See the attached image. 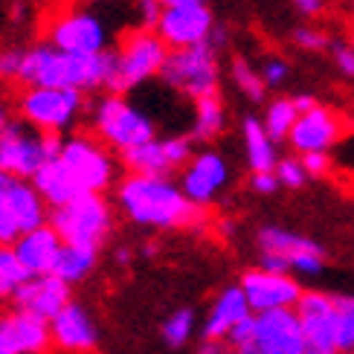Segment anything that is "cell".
<instances>
[{
    "label": "cell",
    "instance_id": "52a82bcc",
    "mask_svg": "<svg viewBox=\"0 0 354 354\" xmlns=\"http://www.w3.org/2000/svg\"><path fill=\"white\" fill-rule=\"evenodd\" d=\"M87 99L79 91H55V87H26L18 96V113L26 125L41 134H62L76 128Z\"/></svg>",
    "mask_w": 354,
    "mask_h": 354
},
{
    "label": "cell",
    "instance_id": "f6af8a7d",
    "mask_svg": "<svg viewBox=\"0 0 354 354\" xmlns=\"http://www.w3.org/2000/svg\"><path fill=\"white\" fill-rule=\"evenodd\" d=\"M166 9H174V6H195V3H203V0H160Z\"/></svg>",
    "mask_w": 354,
    "mask_h": 354
},
{
    "label": "cell",
    "instance_id": "bcb514c9",
    "mask_svg": "<svg viewBox=\"0 0 354 354\" xmlns=\"http://www.w3.org/2000/svg\"><path fill=\"white\" fill-rule=\"evenodd\" d=\"M116 259H120V264H128V259H131V253H128V250L122 247V250H120V253H116Z\"/></svg>",
    "mask_w": 354,
    "mask_h": 354
},
{
    "label": "cell",
    "instance_id": "d4e9b609",
    "mask_svg": "<svg viewBox=\"0 0 354 354\" xmlns=\"http://www.w3.org/2000/svg\"><path fill=\"white\" fill-rule=\"evenodd\" d=\"M241 137H244V151H247V163L253 171H276L279 157H276V142L270 134L264 131L261 120L247 116L241 122Z\"/></svg>",
    "mask_w": 354,
    "mask_h": 354
},
{
    "label": "cell",
    "instance_id": "c3c4849f",
    "mask_svg": "<svg viewBox=\"0 0 354 354\" xmlns=\"http://www.w3.org/2000/svg\"><path fill=\"white\" fill-rule=\"evenodd\" d=\"M348 3H354V0H348Z\"/></svg>",
    "mask_w": 354,
    "mask_h": 354
},
{
    "label": "cell",
    "instance_id": "4dcf8cb0",
    "mask_svg": "<svg viewBox=\"0 0 354 354\" xmlns=\"http://www.w3.org/2000/svg\"><path fill=\"white\" fill-rule=\"evenodd\" d=\"M230 73H232L235 87H239V91H241L250 102H261V99H264V93H268V84H264L259 67H253V64L247 62V58L235 55L232 64H230Z\"/></svg>",
    "mask_w": 354,
    "mask_h": 354
},
{
    "label": "cell",
    "instance_id": "484cf974",
    "mask_svg": "<svg viewBox=\"0 0 354 354\" xmlns=\"http://www.w3.org/2000/svg\"><path fill=\"white\" fill-rule=\"evenodd\" d=\"M122 157V166L128 169V174H145V177H169L174 171L171 160L166 154L163 140H151L140 145V149H131Z\"/></svg>",
    "mask_w": 354,
    "mask_h": 354
},
{
    "label": "cell",
    "instance_id": "83f0119b",
    "mask_svg": "<svg viewBox=\"0 0 354 354\" xmlns=\"http://www.w3.org/2000/svg\"><path fill=\"white\" fill-rule=\"evenodd\" d=\"M96 261H99L96 250H84V247H70V244H64V247H62V256H58V261H55L53 276H58L64 285L73 288V285L84 282V279L93 273Z\"/></svg>",
    "mask_w": 354,
    "mask_h": 354
},
{
    "label": "cell",
    "instance_id": "8fae6325",
    "mask_svg": "<svg viewBox=\"0 0 354 354\" xmlns=\"http://www.w3.org/2000/svg\"><path fill=\"white\" fill-rule=\"evenodd\" d=\"M62 160L87 195H102L105 189H111L116 177V160L111 149L102 140H93L91 134L64 137Z\"/></svg>",
    "mask_w": 354,
    "mask_h": 354
},
{
    "label": "cell",
    "instance_id": "f546056e",
    "mask_svg": "<svg viewBox=\"0 0 354 354\" xmlns=\"http://www.w3.org/2000/svg\"><path fill=\"white\" fill-rule=\"evenodd\" d=\"M297 120H299V111L293 105V99H273L261 116V125L273 142H285L290 137L293 125H297Z\"/></svg>",
    "mask_w": 354,
    "mask_h": 354
},
{
    "label": "cell",
    "instance_id": "1f68e13d",
    "mask_svg": "<svg viewBox=\"0 0 354 354\" xmlns=\"http://www.w3.org/2000/svg\"><path fill=\"white\" fill-rule=\"evenodd\" d=\"M337 354H354V293L337 297Z\"/></svg>",
    "mask_w": 354,
    "mask_h": 354
},
{
    "label": "cell",
    "instance_id": "30bf717a",
    "mask_svg": "<svg viewBox=\"0 0 354 354\" xmlns=\"http://www.w3.org/2000/svg\"><path fill=\"white\" fill-rule=\"evenodd\" d=\"M160 79L171 91L195 102L203 96H212L218 93V79H221L218 50L212 44H198V47H189V50H171Z\"/></svg>",
    "mask_w": 354,
    "mask_h": 354
},
{
    "label": "cell",
    "instance_id": "603a6c76",
    "mask_svg": "<svg viewBox=\"0 0 354 354\" xmlns=\"http://www.w3.org/2000/svg\"><path fill=\"white\" fill-rule=\"evenodd\" d=\"M12 247H15V253H18V259L29 276H50L55 270L58 256H62L64 241L58 239V232L50 224H44L32 232L21 235Z\"/></svg>",
    "mask_w": 354,
    "mask_h": 354
},
{
    "label": "cell",
    "instance_id": "8992f818",
    "mask_svg": "<svg viewBox=\"0 0 354 354\" xmlns=\"http://www.w3.org/2000/svg\"><path fill=\"white\" fill-rule=\"evenodd\" d=\"M50 227L64 244L99 253L113 230V209L105 195H82L79 201L62 206V209H53Z\"/></svg>",
    "mask_w": 354,
    "mask_h": 354
},
{
    "label": "cell",
    "instance_id": "ab89813d",
    "mask_svg": "<svg viewBox=\"0 0 354 354\" xmlns=\"http://www.w3.org/2000/svg\"><path fill=\"white\" fill-rule=\"evenodd\" d=\"M302 166L308 171V177H322V174H328L331 171V157L328 154H302Z\"/></svg>",
    "mask_w": 354,
    "mask_h": 354
},
{
    "label": "cell",
    "instance_id": "ba28073f",
    "mask_svg": "<svg viewBox=\"0 0 354 354\" xmlns=\"http://www.w3.org/2000/svg\"><path fill=\"white\" fill-rule=\"evenodd\" d=\"M47 41L53 47L73 53V55H102L111 53L113 29L102 12L91 6L64 9L47 24Z\"/></svg>",
    "mask_w": 354,
    "mask_h": 354
},
{
    "label": "cell",
    "instance_id": "f35d334b",
    "mask_svg": "<svg viewBox=\"0 0 354 354\" xmlns=\"http://www.w3.org/2000/svg\"><path fill=\"white\" fill-rule=\"evenodd\" d=\"M279 186H282V183H279L276 171H253V174H250V189L259 192V195H273Z\"/></svg>",
    "mask_w": 354,
    "mask_h": 354
},
{
    "label": "cell",
    "instance_id": "cb8c5ba5",
    "mask_svg": "<svg viewBox=\"0 0 354 354\" xmlns=\"http://www.w3.org/2000/svg\"><path fill=\"white\" fill-rule=\"evenodd\" d=\"M32 186L38 189V195L44 198V203H47L50 209H62V206H67L73 201H79L82 195H87L62 157L47 160V163L38 169V174L32 177Z\"/></svg>",
    "mask_w": 354,
    "mask_h": 354
},
{
    "label": "cell",
    "instance_id": "836d02e7",
    "mask_svg": "<svg viewBox=\"0 0 354 354\" xmlns=\"http://www.w3.org/2000/svg\"><path fill=\"white\" fill-rule=\"evenodd\" d=\"M276 177H279V183L288 186V189H299V186H305L308 171H305V166H302V157H285V160H279Z\"/></svg>",
    "mask_w": 354,
    "mask_h": 354
},
{
    "label": "cell",
    "instance_id": "d590c367",
    "mask_svg": "<svg viewBox=\"0 0 354 354\" xmlns=\"http://www.w3.org/2000/svg\"><path fill=\"white\" fill-rule=\"evenodd\" d=\"M166 6L160 0H134V18H137V29H151L157 32L160 18H163Z\"/></svg>",
    "mask_w": 354,
    "mask_h": 354
},
{
    "label": "cell",
    "instance_id": "f1b7e54d",
    "mask_svg": "<svg viewBox=\"0 0 354 354\" xmlns=\"http://www.w3.org/2000/svg\"><path fill=\"white\" fill-rule=\"evenodd\" d=\"M29 279L32 276L26 273L18 253H15V247L0 244V302H12Z\"/></svg>",
    "mask_w": 354,
    "mask_h": 354
},
{
    "label": "cell",
    "instance_id": "8d00e7d4",
    "mask_svg": "<svg viewBox=\"0 0 354 354\" xmlns=\"http://www.w3.org/2000/svg\"><path fill=\"white\" fill-rule=\"evenodd\" d=\"M293 44H297L299 50H308V53H319L331 47V38L322 32L317 26H297L293 29Z\"/></svg>",
    "mask_w": 354,
    "mask_h": 354
},
{
    "label": "cell",
    "instance_id": "5b68a950",
    "mask_svg": "<svg viewBox=\"0 0 354 354\" xmlns=\"http://www.w3.org/2000/svg\"><path fill=\"white\" fill-rule=\"evenodd\" d=\"M169 53L171 50L163 44V38L151 29H128L113 53V82L108 93L122 96L160 76L169 62Z\"/></svg>",
    "mask_w": 354,
    "mask_h": 354
},
{
    "label": "cell",
    "instance_id": "ac0fdd59",
    "mask_svg": "<svg viewBox=\"0 0 354 354\" xmlns=\"http://www.w3.org/2000/svg\"><path fill=\"white\" fill-rule=\"evenodd\" d=\"M70 285H64L58 276H32L29 282L18 290V297L12 299L15 311H21L26 317H35L41 322H50L70 305Z\"/></svg>",
    "mask_w": 354,
    "mask_h": 354
},
{
    "label": "cell",
    "instance_id": "7bdbcfd3",
    "mask_svg": "<svg viewBox=\"0 0 354 354\" xmlns=\"http://www.w3.org/2000/svg\"><path fill=\"white\" fill-rule=\"evenodd\" d=\"M293 105H297V111H299V116H302V113H308V111L317 108V99H314L311 93H299V96H293Z\"/></svg>",
    "mask_w": 354,
    "mask_h": 354
},
{
    "label": "cell",
    "instance_id": "4316f807",
    "mask_svg": "<svg viewBox=\"0 0 354 354\" xmlns=\"http://www.w3.org/2000/svg\"><path fill=\"white\" fill-rule=\"evenodd\" d=\"M227 125V108L218 93L203 96L195 102V120H192V140L209 142L215 140Z\"/></svg>",
    "mask_w": 354,
    "mask_h": 354
},
{
    "label": "cell",
    "instance_id": "3957f363",
    "mask_svg": "<svg viewBox=\"0 0 354 354\" xmlns=\"http://www.w3.org/2000/svg\"><path fill=\"white\" fill-rule=\"evenodd\" d=\"M91 128L96 140L120 154L140 149V145L157 140V125L140 105L128 102L125 96L105 93L91 105Z\"/></svg>",
    "mask_w": 354,
    "mask_h": 354
},
{
    "label": "cell",
    "instance_id": "7a4b0ae2",
    "mask_svg": "<svg viewBox=\"0 0 354 354\" xmlns=\"http://www.w3.org/2000/svg\"><path fill=\"white\" fill-rule=\"evenodd\" d=\"M21 84L26 87H55V91H111L113 82V53L102 55H73L53 47L50 41H38L26 47Z\"/></svg>",
    "mask_w": 354,
    "mask_h": 354
},
{
    "label": "cell",
    "instance_id": "2e32d148",
    "mask_svg": "<svg viewBox=\"0 0 354 354\" xmlns=\"http://www.w3.org/2000/svg\"><path fill=\"white\" fill-rule=\"evenodd\" d=\"M215 26L218 24L212 18V9L206 3L174 6L163 12L157 35L163 38L169 50H189V47H198V44H209Z\"/></svg>",
    "mask_w": 354,
    "mask_h": 354
},
{
    "label": "cell",
    "instance_id": "ffe728a7",
    "mask_svg": "<svg viewBox=\"0 0 354 354\" xmlns=\"http://www.w3.org/2000/svg\"><path fill=\"white\" fill-rule=\"evenodd\" d=\"M53 346L50 326L21 311L0 314V354H47Z\"/></svg>",
    "mask_w": 354,
    "mask_h": 354
},
{
    "label": "cell",
    "instance_id": "4fadbf2b",
    "mask_svg": "<svg viewBox=\"0 0 354 354\" xmlns=\"http://www.w3.org/2000/svg\"><path fill=\"white\" fill-rule=\"evenodd\" d=\"M241 290L250 302L253 314H270V311H297L302 299V285L288 273H268L253 268L241 276Z\"/></svg>",
    "mask_w": 354,
    "mask_h": 354
},
{
    "label": "cell",
    "instance_id": "9a60e30c",
    "mask_svg": "<svg viewBox=\"0 0 354 354\" xmlns=\"http://www.w3.org/2000/svg\"><path fill=\"white\" fill-rule=\"evenodd\" d=\"M297 317L311 354H337V297L326 290H305Z\"/></svg>",
    "mask_w": 354,
    "mask_h": 354
},
{
    "label": "cell",
    "instance_id": "d6986e66",
    "mask_svg": "<svg viewBox=\"0 0 354 354\" xmlns=\"http://www.w3.org/2000/svg\"><path fill=\"white\" fill-rule=\"evenodd\" d=\"M340 134H343V120L340 116H337L334 111H328V108L317 105L314 111L302 113L297 120L288 142L293 145V151H299V157L302 154H317V151L328 154V149L340 140Z\"/></svg>",
    "mask_w": 354,
    "mask_h": 354
},
{
    "label": "cell",
    "instance_id": "d6a6232c",
    "mask_svg": "<svg viewBox=\"0 0 354 354\" xmlns=\"http://www.w3.org/2000/svg\"><path fill=\"white\" fill-rule=\"evenodd\" d=\"M195 334V311L192 308H177V311L163 322V340L171 348H180Z\"/></svg>",
    "mask_w": 354,
    "mask_h": 354
},
{
    "label": "cell",
    "instance_id": "60d3db41",
    "mask_svg": "<svg viewBox=\"0 0 354 354\" xmlns=\"http://www.w3.org/2000/svg\"><path fill=\"white\" fill-rule=\"evenodd\" d=\"M334 62L343 76H354V44H337L334 47Z\"/></svg>",
    "mask_w": 354,
    "mask_h": 354
},
{
    "label": "cell",
    "instance_id": "277c9868",
    "mask_svg": "<svg viewBox=\"0 0 354 354\" xmlns=\"http://www.w3.org/2000/svg\"><path fill=\"white\" fill-rule=\"evenodd\" d=\"M227 343L232 354H311L297 311L253 314Z\"/></svg>",
    "mask_w": 354,
    "mask_h": 354
},
{
    "label": "cell",
    "instance_id": "7402d4cb",
    "mask_svg": "<svg viewBox=\"0 0 354 354\" xmlns=\"http://www.w3.org/2000/svg\"><path fill=\"white\" fill-rule=\"evenodd\" d=\"M250 317H253V311H250V302L244 297L241 285L224 288L215 297L209 314H206V319H203V340L227 343L230 334L239 328L241 322H247Z\"/></svg>",
    "mask_w": 354,
    "mask_h": 354
},
{
    "label": "cell",
    "instance_id": "7dc6e473",
    "mask_svg": "<svg viewBox=\"0 0 354 354\" xmlns=\"http://www.w3.org/2000/svg\"><path fill=\"white\" fill-rule=\"evenodd\" d=\"M87 3H105V0H87Z\"/></svg>",
    "mask_w": 354,
    "mask_h": 354
},
{
    "label": "cell",
    "instance_id": "e0dca14e",
    "mask_svg": "<svg viewBox=\"0 0 354 354\" xmlns=\"http://www.w3.org/2000/svg\"><path fill=\"white\" fill-rule=\"evenodd\" d=\"M230 183V166L227 160L212 149H203L189 160V166L180 174V189L183 195L195 206H209Z\"/></svg>",
    "mask_w": 354,
    "mask_h": 354
},
{
    "label": "cell",
    "instance_id": "6da1fadb",
    "mask_svg": "<svg viewBox=\"0 0 354 354\" xmlns=\"http://www.w3.org/2000/svg\"><path fill=\"white\" fill-rule=\"evenodd\" d=\"M116 203L131 224L149 230H183L203 221V209L183 195L171 177L128 174L116 186Z\"/></svg>",
    "mask_w": 354,
    "mask_h": 354
},
{
    "label": "cell",
    "instance_id": "ee69618b",
    "mask_svg": "<svg viewBox=\"0 0 354 354\" xmlns=\"http://www.w3.org/2000/svg\"><path fill=\"white\" fill-rule=\"evenodd\" d=\"M12 125V116H9V108H6V102L0 99V137H3V131Z\"/></svg>",
    "mask_w": 354,
    "mask_h": 354
},
{
    "label": "cell",
    "instance_id": "e575fe53",
    "mask_svg": "<svg viewBox=\"0 0 354 354\" xmlns=\"http://www.w3.org/2000/svg\"><path fill=\"white\" fill-rule=\"evenodd\" d=\"M24 47H0V82H18L24 70Z\"/></svg>",
    "mask_w": 354,
    "mask_h": 354
},
{
    "label": "cell",
    "instance_id": "7c38bea8",
    "mask_svg": "<svg viewBox=\"0 0 354 354\" xmlns=\"http://www.w3.org/2000/svg\"><path fill=\"white\" fill-rule=\"evenodd\" d=\"M259 250L264 256H279L293 276H317L322 273V264H326V253L322 247L311 239H305L299 232H290L285 227H261L259 235Z\"/></svg>",
    "mask_w": 354,
    "mask_h": 354
},
{
    "label": "cell",
    "instance_id": "b9f144b4",
    "mask_svg": "<svg viewBox=\"0 0 354 354\" xmlns=\"http://www.w3.org/2000/svg\"><path fill=\"white\" fill-rule=\"evenodd\" d=\"M293 6H297L302 15H308V18H314V15L322 12V6H326V0H293Z\"/></svg>",
    "mask_w": 354,
    "mask_h": 354
},
{
    "label": "cell",
    "instance_id": "44dd1931",
    "mask_svg": "<svg viewBox=\"0 0 354 354\" xmlns=\"http://www.w3.org/2000/svg\"><path fill=\"white\" fill-rule=\"evenodd\" d=\"M53 346L64 354H91L99 343V331L93 317L79 302H70L62 314L50 322Z\"/></svg>",
    "mask_w": 354,
    "mask_h": 354
},
{
    "label": "cell",
    "instance_id": "9c48e42d",
    "mask_svg": "<svg viewBox=\"0 0 354 354\" xmlns=\"http://www.w3.org/2000/svg\"><path fill=\"white\" fill-rule=\"evenodd\" d=\"M44 224H50L47 203L38 195L32 180H21V177L0 171V244L12 247L21 235Z\"/></svg>",
    "mask_w": 354,
    "mask_h": 354
},
{
    "label": "cell",
    "instance_id": "74e56055",
    "mask_svg": "<svg viewBox=\"0 0 354 354\" xmlns=\"http://www.w3.org/2000/svg\"><path fill=\"white\" fill-rule=\"evenodd\" d=\"M259 73H261V79H264V84H268V87H279V84H285V82H288L290 67H288L285 58L270 55V58H264V62H261Z\"/></svg>",
    "mask_w": 354,
    "mask_h": 354
},
{
    "label": "cell",
    "instance_id": "5bb4252c",
    "mask_svg": "<svg viewBox=\"0 0 354 354\" xmlns=\"http://www.w3.org/2000/svg\"><path fill=\"white\" fill-rule=\"evenodd\" d=\"M41 137V131L26 125L24 120H12V125L0 137V171L21 177V180H32L38 169L47 163Z\"/></svg>",
    "mask_w": 354,
    "mask_h": 354
}]
</instances>
